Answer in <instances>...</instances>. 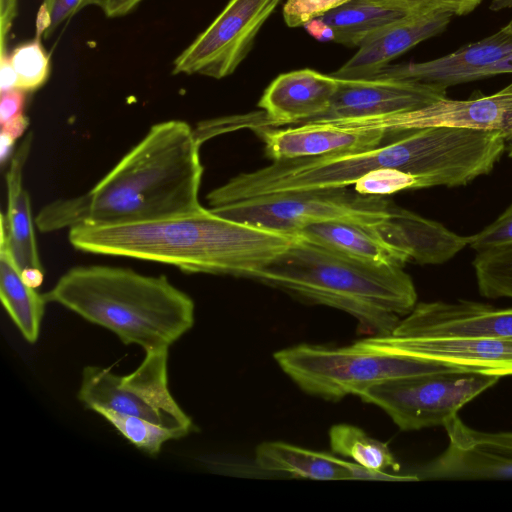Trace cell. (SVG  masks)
I'll return each instance as SVG.
<instances>
[{
	"mask_svg": "<svg viewBox=\"0 0 512 512\" xmlns=\"http://www.w3.org/2000/svg\"><path fill=\"white\" fill-rule=\"evenodd\" d=\"M485 161V145L478 131L430 126L394 132L382 144L364 151L273 161L231 178L211 190L206 200L212 208L281 192L348 187L384 168L412 174L421 189L453 188L479 177Z\"/></svg>",
	"mask_w": 512,
	"mask_h": 512,
	"instance_id": "cell-1",
	"label": "cell"
},
{
	"mask_svg": "<svg viewBox=\"0 0 512 512\" xmlns=\"http://www.w3.org/2000/svg\"><path fill=\"white\" fill-rule=\"evenodd\" d=\"M200 146L187 122L156 123L93 187L46 204L35 224L49 233L82 224L148 222L195 210L202 206Z\"/></svg>",
	"mask_w": 512,
	"mask_h": 512,
	"instance_id": "cell-2",
	"label": "cell"
},
{
	"mask_svg": "<svg viewBox=\"0 0 512 512\" xmlns=\"http://www.w3.org/2000/svg\"><path fill=\"white\" fill-rule=\"evenodd\" d=\"M296 239L297 235L231 220L203 206L154 221L68 229L70 244L85 253L162 263L188 273L247 278Z\"/></svg>",
	"mask_w": 512,
	"mask_h": 512,
	"instance_id": "cell-3",
	"label": "cell"
},
{
	"mask_svg": "<svg viewBox=\"0 0 512 512\" xmlns=\"http://www.w3.org/2000/svg\"><path fill=\"white\" fill-rule=\"evenodd\" d=\"M43 295L145 352L169 349L195 321L194 301L166 276L129 268L76 266Z\"/></svg>",
	"mask_w": 512,
	"mask_h": 512,
	"instance_id": "cell-4",
	"label": "cell"
},
{
	"mask_svg": "<svg viewBox=\"0 0 512 512\" xmlns=\"http://www.w3.org/2000/svg\"><path fill=\"white\" fill-rule=\"evenodd\" d=\"M300 300L350 314L368 336L390 334L417 304L403 268L359 262L297 239L251 277Z\"/></svg>",
	"mask_w": 512,
	"mask_h": 512,
	"instance_id": "cell-5",
	"label": "cell"
},
{
	"mask_svg": "<svg viewBox=\"0 0 512 512\" xmlns=\"http://www.w3.org/2000/svg\"><path fill=\"white\" fill-rule=\"evenodd\" d=\"M281 370L304 392L338 401L394 377L457 370L417 358L383 355L357 348L298 344L274 353Z\"/></svg>",
	"mask_w": 512,
	"mask_h": 512,
	"instance_id": "cell-6",
	"label": "cell"
},
{
	"mask_svg": "<svg viewBox=\"0 0 512 512\" xmlns=\"http://www.w3.org/2000/svg\"><path fill=\"white\" fill-rule=\"evenodd\" d=\"M394 206L381 196L334 187L256 196L210 209L231 220L296 235L306 226L330 221L376 230L391 217Z\"/></svg>",
	"mask_w": 512,
	"mask_h": 512,
	"instance_id": "cell-7",
	"label": "cell"
},
{
	"mask_svg": "<svg viewBox=\"0 0 512 512\" xmlns=\"http://www.w3.org/2000/svg\"><path fill=\"white\" fill-rule=\"evenodd\" d=\"M499 377L449 370L399 376L377 382L358 397L381 408L403 431L443 426Z\"/></svg>",
	"mask_w": 512,
	"mask_h": 512,
	"instance_id": "cell-8",
	"label": "cell"
},
{
	"mask_svg": "<svg viewBox=\"0 0 512 512\" xmlns=\"http://www.w3.org/2000/svg\"><path fill=\"white\" fill-rule=\"evenodd\" d=\"M78 398L91 410L112 409L186 434L193 428L168 387V349L145 352L140 365L123 376L106 367L86 366Z\"/></svg>",
	"mask_w": 512,
	"mask_h": 512,
	"instance_id": "cell-9",
	"label": "cell"
},
{
	"mask_svg": "<svg viewBox=\"0 0 512 512\" xmlns=\"http://www.w3.org/2000/svg\"><path fill=\"white\" fill-rule=\"evenodd\" d=\"M281 0H230L222 12L174 61V74L221 79L250 52L263 24Z\"/></svg>",
	"mask_w": 512,
	"mask_h": 512,
	"instance_id": "cell-10",
	"label": "cell"
},
{
	"mask_svg": "<svg viewBox=\"0 0 512 512\" xmlns=\"http://www.w3.org/2000/svg\"><path fill=\"white\" fill-rule=\"evenodd\" d=\"M383 355L417 358L496 377L512 376V338L487 336L400 337L368 336L353 343Z\"/></svg>",
	"mask_w": 512,
	"mask_h": 512,
	"instance_id": "cell-11",
	"label": "cell"
},
{
	"mask_svg": "<svg viewBox=\"0 0 512 512\" xmlns=\"http://www.w3.org/2000/svg\"><path fill=\"white\" fill-rule=\"evenodd\" d=\"M444 428L448 445L419 470V480L512 479V432L479 431L458 415Z\"/></svg>",
	"mask_w": 512,
	"mask_h": 512,
	"instance_id": "cell-12",
	"label": "cell"
},
{
	"mask_svg": "<svg viewBox=\"0 0 512 512\" xmlns=\"http://www.w3.org/2000/svg\"><path fill=\"white\" fill-rule=\"evenodd\" d=\"M354 124L389 132L430 126L492 131L512 143V82L491 95L467 100L446 97L414 111L355 119Z\"/></svg>",
	"mask_w": 512,
	"mask_h": 512,
	"instance_id": "cell-13",
	"label": "cell"
},
{
	"mask_svg": "<svg viewBox=\"0 0 512 512\" xmlns=\"http://www.w3.org/2000/svg\"><path fill=\"white\" fill-rule=\"evenodd\" d=\"M446 97V87L410 79L338 78V88L329 109L311 122L404 113Z\"/></svg>",
	"mask_w": 512,
	"mask_h": 512,
	"instance_id": "cell-14",
	"label": "cell"
},
{
	"mask_svg": "<svg viewBox=\"0 0 512 512\" xmlns=\"http://www.w3.org/2000/svg\"><path fill=\"white\" fill-rule=\"evenodd\" d=\"M400 337L512 338V307L458 300L417 303L390 333Z\"/></svg>",
	"mask_w": 512,
	"mask_h": 512,
	"instance_id": "cell-15",
	"label": "cell"
},
{
	"mask_svg": "<svg viewBox=\"0 0 512 512\" xmlns=\"http://www.w3.org/2000/svg\"><path fill=\"white\" fill-rule=\"evenodd\" d=\"M273 161L353 153L377 147L391 134L385 129L352 127L336 121H317L277 129L253 128Z\"/></svg>",
	"mask_w": 512,
	"mask_h": 512,
	"instance_id": "cell-16",
	"label": "cell"
},
{
	"mask_svg": "<svg viewBox=\"0 0 512 512\" xmlns=\"http://www.w3.org/2000/svg\"><path fill=\"white\" fill-rule=\"evenodd\" d=\"M338 78L312 69L295 70L275 78L258 106L263 126L299 125L316 120L330 107Z\"/></svg>",
	"mask_w": 512,
	"mask_h": 512,
	"instance_id": "cell-17",
	"label": "cell"
},
{
	"mask_svg": "<svg viewBox=\"0 0 512 512\" xmlns=\"http://www.w3.org/2000/svg\"><path fill=\"white\" fill-rule=\"evenodd\" d=\"M512 52V32H498L425 62L388 65L372 78L410 79L449 86L475 81L487 67Z\"/></svg>",
	"mask_w": 512,
	"mask_h": 512,
	"instance_id": "cell-18",
	"label": "cell"
},
{
	"mask_svg": "<svg viewBox=\"0 0 512 512\" xmlns=\"http://www.w3.org/2000/svg\"><path fill=\"white\" fill-rule=\"evenodd\" d=\"M451 17L441 13L406 15L365 39L331 75L342 79L372 78L402 53L444 31Z\"/></svg>",
	"mask_w": 512,
	"mask_h": 512,
	"instance_id": "cell-19",
	"label": "cell"
},
{
	"mask_svg": "<svg viewBox=\"0 0 512 512\" xmlns=\"http://www.w3.org/2000/svg\"><path fill=\"white\" fill-rule=\"evenodd\" d=\"M389 243L418 264H441L468 246L467 236L395 204L391 217L376 229Z\"/></svg>",
	"mask_w": 512,
	"mask_h": 512,
	"instance_id": "cell-20",
	"label": "cell"
},
{
	"mask_svg": "<svg viewBox=\"0 0 512 512\" xmlns=\"http://www.w3.org/2000/svg\"><path fill=\"white\" fill-rule=\"evenodd\" d=\"M29 133L11 158L6 174L8 205L1 215V236L20 271L42 268L34 233L30 196L23 187V168L31 150Z\"/></svg>",
	"mask_w": 512,
	"mask_h": 512,
	"instance_id": "cell-21",
	"label": "cell"
},
{
	"mask_svg": "<svg viewBox=\"0 0 512 512\" xmlns=\"http://www.w3.org/2000/svg\"><path fill=\"white\" fill-rule=\"evenodd\" d=\"M296 235L338 255L373 265L404 268L408 254L382 238L375 229L330 221L304 227Z\"/></svg>",
	"mask_w": 512,
	"mask_h": 512,
	"instance_id": "cell-22",
	"label": "cell"
},
{
	"mask_svg": "<svg viewBox=\"0 0 512 512\" xmlns=\"http://www.w3.org/2000/svg\"><path fill=\"white\" fill-rule=\"evenodd\" d=\"M255 463L268 472L312 480H349L342 459L281 441H266L255 449Z\"/></svg>",
	"mask_w": 512,
	"mask_h": 512,
	"instance_id": "cell-23",
	"label": "cell"
},
{
	"mask_svg": "<svg viewBox=\"0 0 512 512\" xmlns=\"http://www.w3.org/2000/svg\"><path fill=\"white\" fill-rule=\"evenodd\" d=\"M0 297L4 309L24 339L33 344L40 335L47 301L21 276L7 245L0 240Z\"/></svg>",
	"mask_w": 512,
	"mask_h": 512,
	"instance_id": "cell-24",
	"label": "cell"
},
{
	"mask_svg": "<svg viewBox=\"0 0 512 512\" xmlns=\"http://www.w3.org/2000/svg\"><path fill=\"white\" fill-rule=\"evenodd\" d=\"M406 15L369 0H351L320 18L333 30L334 42L359 47L369 36Z\"/></svg>",
	"mask_w": 512,
	"mask_h": 512,
	"instance_id": "cell-25",
	"label": "cell"
},
{
	"mask_svg": "<svg viewBox=\"0 0 512 512\" xmlns=\"http://www.w3.org/2000/svg\"><path fill=\"white\" fill-rule=\"evenodd\" d=\"M328 435L334 453L351 458L363 467L382 471L400 469L388 443L371 437L357 426L336 424L330 428Z\"/></svg>",
	"mask_w": 512,
	"mask_h": 512,
	"instance_id": "cell-26",
	"label": "cell"
},
{
	"mask_svg": "<svg viewBox=\"0 0 512 512\" xmlns=\"http://www.w3.org/2000/svg\"><path fill=\"white\" fill-rule=\"evenodd\" d=\"M93 411L106 419L136 448L149 455H157L166 442L187 435L183 431L168 428L138 416L122 414L112 409L96 408Z\"/></svg>",
	"mask_w": 512,
	"mask_h": 512,
	"instance_id": "cell-27",
	"label": "cell"
},
{
	"mask_svg": "<svg viewBox=\"0 0 512 512\" xmlns=\"http://www.w3.org/2000/svg\"><path fill=\"white\" fill-rule=\"evenodd\" d=\"M17 76L16 88L32 92L42 87L50 73V57L45 51L41 38L24 42L9 54Z\"/></svg>",
	"mask_w": 512,
	"mask_h": 512,
	"instance_id": "cell-28",
	"label": "cell"
},
{
	"mask_svg": "<svg viewBox=\"0 0 512 512\" xmlns=\"http://www.w3.org/2000/svg\"><path fill=\"white\" fill-rule=\"evenodd\" d=\"M410 189H421L418 178L391 168L370 172L354 184V190L359 194L381 197Z\"/></svg>",
	"mask_w": 512,
	"mask_h": 512,
	"instance_id": "cell-29",
	"label": "cell"
},
{
	"mask_svg": "<svg viewBox=\"0 0 512 512\" xmlns=\"http://www.w3.org/2000/svg\"><path fill=\"white\" fill-rule=\"evenodd\" d=\"M406 14L441 13L451 16L469 14L482 0H369Z\"/></svg>",
	"mask_w": 512,
	"mask_h": 512,
	"instance_id": "cell-30",
	"label": "cell"
},
{
	"mask_svg": "<svg viewBox=\"0 0 512 512\" xmlns=\"http://www.w3.org/2000/svg\"><path fill=\"white\" fill-rule=\"evenodd\" d=\"M95 0H43L36 18V36L45 38Z\"/></svg>",
	"mask_w": 512,
	"mask_h": 512,
	"instance_id": "cell-31",
	"label": "cell"
},
{
	"mask_svg": "<svg viewBox=\"0 0 512 512\" xmlns=\"http://www.w3.org/2000/svg\"><path fill=\"white\" fill-rule=\"evenodd\" d=\"M26 93L18 88L1 91V133L13 140L22 136L29 124V120L24 113Z\"/></svg>",
	"mask_w": 512,
	"mask_h": 512,
	"instance_id": "cell-32",
	"label": "cell"
},
{
	"mask_svg": "<svg viewBox=\"0 0 512 512\" xmlns=\"http://www.w3.org/2000/svg\"><path fill=\"white\" fill-rule=\"evenodd\" d=\"M467 238L468 246L476 252L512 244V202L491 224Z\"/></svg>",
	"mask_w": 512,
	"mask_h": 512,
	"instance_id": "cell-33",
	"label": "cell"
},
{
	"mask_svg": "<svg viewBox=\"0 0 512 512\" xmlns=\"http://www.w3.org/2000/svg\"><path fill=\"white\" fill-rule=\"evenodd\" d=\"M349 1L351 0H287L283 8V17L289 27L304 26Z\"/></svg>",
	"mask_w": 512,
	"mask_h": 512,
	"instance_id": "cell-34",
	"label": "cell"
},
{
	"mask_svg": "<svg viewBox=\"0 0 512 512\" xmlns=\"http://www.w3.org/2000/svg\"><path fill=\"white\" fill-rule=\"evenodd\" d=\"M344 467L348 471L349 480H382V481H418L417 475H396L382 470H374L363 467L355 462L342 459Z\"/></svg>",
	"mask_w": 512,
	"mask_h": 512,
	"instance_id": "cell-35",
	"label": "cell"
},
{
	"mask_svg": "<svg viewBox=\"0 0 512 512\" xmlns=\"http://www.w3.org/2000/svg\"><path fill=\"white\" fill-rule=\"evenodd\" d=\"M16 15L17 0H0V52L7 51V38Z\"/></svg>",
	"mask_w": 512,
	"mask_h": 512,
	"instance_id": "cell-36",
	"label": "cell"
},
{
	"mask_svg": "<svg viewBox=\"0 0 512 512\" xmlns=\"http://www.w3.org/2000/svg\"><path fill=\"white\" fill-rule=\"evenodd\" d=\"M142 0H95L107 17H121L130 13Z\"/></svg>",
	"mask_w": 512,
	"mask_h": 512,
	"instance_id": "cell-37",
	"label": "cell"
},
{
	"mask_svg": "<svg viewBox=\"0 0 512 512\" xmlns=\"http://www.w3.org/2000/svg\"><path fill=\"white\" fill-rule=\"evenodd\" d=\"M17 76L8 51L0 52V92L16 88Z\"/></svg>",
	"mask_w": 512,
	"mask_h": 512,
	"instance_id": "cell-38",
	"label": "cell"
},
{
	"mask_svg": "<svg viewBox=\"0 0 512 512\" xmlns=\"http://www.w3.org/2000/svg\"><path fill=\"white\" fill-rule=\"evenodd\" d=\"M307 32L318 41H334V32L320 17L304 25Z\"/></svg>",
	"mask_w": 512,
	"mask_h": 512,
	"instance_id": "cell-39",
	"label": "cell"
},
{
	"mask_svg": "<svg viewBox=\"0 0 512 512\" xmlns=\"http://www.w3.org/2000/svg\"><path fill=\"white\" fill-rule=\"evenodd\" d=\"M508 73H512V52H510L506 57L502 58L498 62L485 68L480 73L479 79Z\"/></svg>",
	"mask_w": 512,
	"mask_h": 512,
	"instance_id": "cell-40",
	"label": "cell"
},
{
	"mask_svg": "<svg viewBox=\"0 0 512 512\" xmlns=\"http://www.w3.org/2000/svg\"><path fill=\"white\" fill-rule=\"evenodd\" d=\"M21 276L29 287L37 289L43 282L44 273L41 268H27L21 271Z\"/></svg>",
	"mask_w": 512,
	"mask_h": 512,
	"instance_id": "cell-41",
	"label": "cell"
},
{
	"mask_svg": "<svg viewBox=\"0 0 512 512\" xmlns=\"http://www.w3.org/2000/svg\"><path fill=\"white\" fill-rule=\"evenodd\" d=\"M15 140L10 138L9 136L2 134L0 136V157L1 162L4 163L9 156L11 155L12 149L14 147Z\"/></svg>",
	"mask_w": 512,
	"mask_h": 512,
	"instance_id": "cell-42",
	"label": "cell"
},
{
	"mask_svg": "<svg viewBox=\"0 0 512 512\" xmlns=\"http://www.w3.org/2000/svg\"><path fill=\"white\" fill-rule=\"evenodd\" d=\"M507 287L510 296L512 297V248L510 250L509 258H508V264H507Z\"/></svg>",
	"mask_w": 512,
	"mask_h": 512,
	"instance_id": "cell-43",
	"label": "cell"
},
{
	"mask_svg": "<svg viewBox=\"0 0 512 512\" xmlns=\"http://www.w3.org/2000/svg\"><path fill=\"white\" fill-rule=\"evenodd\" d=\"M511 5H512V0H495L492 8L497 10L500 8L509 7Z\"/></svg>",
	"mask_w": 512,
	"mask_h": 512,
	"instance_id": "cell-44",
	"label": "cell"
},
{
	"mask_svg": "<svg viewBox=\"0 0 512 512\" xmlns=\"http://www.w3.org/2000/svg\"><path fill=\"white\" fill-rule=\"evenodd\" d=\"M508 32H512V19L509 21V23L503 27Z\"/></svg>",
	"mask_w": 512,
	"mask_h": 512,
	"instance_id": "cell-45",
	"label": "cell"
},
{
	"mask_svg": "<svg viewBox=\"0 0 512 512\" xmlns=\"http://www.w3.org/2000/svg\"><path fill=\"white\" fill-rule=\"evenodd\" d=\"M508 155L512 158V143H508Z\"/></svg>",
	"mask_w": 512,
	"mask_h": 512,
	"instance_id": "cell-46",
	"label": "cell"
}]
</instances>
